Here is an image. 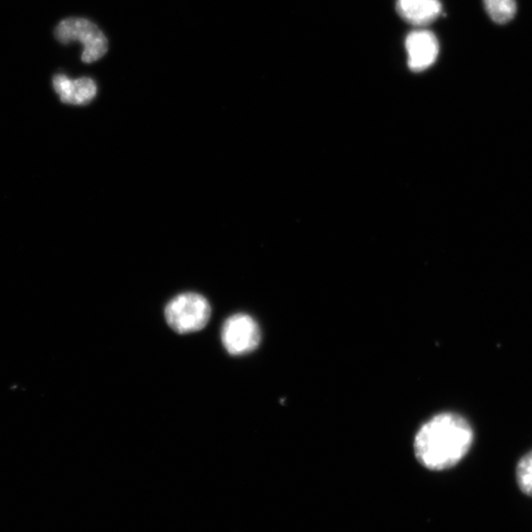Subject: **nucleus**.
Listing matches in <instances>:
<instances>
[{
    "instance_id": "20e7f679",
    "label": "nucleus",
    "mask_w": 532,
    "mask_h": 532,
    "mask_svg": "<svg viewBox=\"0 0 532 532\" xmlns=\"http://www.w3.org/2000/svg\"><path fill=\"white\" fill-rule=\"evenodd\" d=\"M221 340L229 354H249L255 352L261 342L260 325L249 314H234L224 322Z\"/></svg>"
},
{
    "instance_id": "1a4fd4ad",
    "label": "nucleus",
    "mask_w": 532,
    "mask_h": 532,
    "mask_svg": "<svg viewBox=\"0 0 532 532\" xmlns=\"http://www.w3.org/2000/svg\"><path fill=\"white\" fill-rule=\"evenodd\" d=\"M516 477L518 488L532 497V451L519 459L516 469Z\"/></svg>"
},
{
    "instance_id": "f03ea898",
    "label": "nucleus",
    "mask_w": 532,
    "mask_h": 532,
    "mask_svg": "<svg viewBox=\"0 0 532 532\" xmlns=\"http://www.w3.org/2000/svg\"><path fill=\"white\" fill-rule=\"evenodd\" d=\"M211 317L209 301L198 293L176 296L165 308V319L170 328L179 334L203 330Z\"/></svg>"
},
{
    "instance_id": "f257e3e1",
    "label": "nucleus",
    "mask_w": 532,
    "mask_h": 532,
    "mask_svg": "<svg viewBox=\"0 0 532 532\" xmlns=\"http://www.w3.org/2000/svg\"><path fill=\"white\" fill-rule=\"evenodd\" d=\"M474 439V430L466 418L455 414H442L421 427L414 450L422 466L431 470H445L462 461Z\"/></svg>"
},
{
    "instance_id": "39448f33",
    "label": "nucleus",
    "mask_w": 532,
    "mask_h": 532,
    "mask_svg": "<svg viewBox=\"0 0 532 532\" xmlns=\"http://www.w3.org/2000/svg\"><path fill=\"white\" fill-rule=\"evenodd\" d=\"M405 48L408 66L415 72L429 68L436 62L440 51L436 36L425 30L410 33L405 40Z\"/></svg>"
},
{
    "instance_id": "0eeeda50",
    "label": "nucleus",
    "mask_w": 532,
    "mask_h": 532,
    "mask_svg": "<svg viewBox=\"0 0 532 532\" xmlns=\"http://www.w3.org/2000/svg\"><path fill=\"white\" fill-rule=\"evenodd\" d=\"M396 10L403 19L414 26H427L442 12L439 0H397Z\"/></svg>"
},
{
    "instance_id": "7ed1b4c3",
    "label": "nucleus",
    "mask_w": 532,
    "mask_h": 532,
    "mask_svg": "<svg viewBox=\"0 0 532 532\" xmlns=\"http://www.w3.org/2000/svg\"><path fill=\"white\" fill-rule=\"evenodd\" d=\"M56 38L62 44L80 42L83 46L81 59L91 64L107 52V40L93 22L84 18H67L60 22L55 31Z\"/></svg>"
},
{
    "instance_id": "423d86ee",
    "label": "nucleus",
    "mask_w": 532,
    "mask_h": 532,
    "mask_svg": "<svg viewBox=\"0 0 532 532\" xmlns=\"http://www.w3.org/2000/svg\"><path fill=\"white\" fill-rule=\"evenodd\" d=\"M53 84L60 100L66 104L87 105L97 94L96 83L87 77L72 80L58 75L54 77Z\"/></svg>"
},
{
    "instance_id": "6e6552de",
    "label": "nucleus",
    "mask_w": 532,
    "mask_h": 532,
    "mask_svg": "<svg viewBox=\"0 0 532 532\" xmlns=\"http://www.w3.org/2000/svg\"><path fill=\"white\" fill-rule=\"evenodd\" d=\"M489 17L498 24L510 22L517 14L516 0H483Z\"/></svg>"
}]
</instances>
